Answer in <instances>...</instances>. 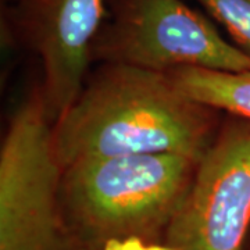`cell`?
I'll list each match as a JSON object with an SVG mask.
<instances>
[{"label": "cell", "mask_w": 250, "mask_h": 250, "mask_svg": "<svg viewBox=\"0 0 250 250\" xmlns=\"http://www.w3.org/2000/svg\"><path fill=\"white\" fill-rule=\"evenodd\" d=\"M213 110L184 95L168 74L104 62L53 124L54 152L62 170L131 154L199 161L214 141Z\"/></svg>", "instance_id": "6da1fadb"}, {"label": "cell", "mask_w": 250, "mask_h": 250, "mask_svg": "<svg viewBox=\"0 0 250 250\" xmlns=\"http://www.w3.org/2000/svg\"><path fill=\"white\" fill-rule=\"evenodd\" d=\"M197 161L174 153L78 161L62 170V213L74 246L102 250L111 239L154 242L166 232Z\"/></svg>", "instance_id": "7a4b0ae2"}, {"label": "cell", "mask_w": 250, "mask_h": 250, "mask_svg": "<svg viewBox=\"0 0 250 250\" xmlns=\"http://www.w3.org/2000/svg\"><path fill=\"white\" fill-rule=\"evenodd\" d=\"M90 60L168 74L250 71V57L184 0H110Z\"/></svg>", "instance_id": "3957f363"}, {"label": "cell", "mask_w": 250, "mask_h": 250, "mask_svg": "<svg viewBox=\"0 0 250 250\" xmlns=\"http://www.w3.org/2000/svg\"><path fill=\"white\" fill-rule=\"evenodd\" d=\"M42 88L16 110L0 149V250H72L62 213V168Z\"/></svg>", "instance_id": "277c9868"}, {"label": "cell", "mask_w": 250, "mask_h": 250, "mask_svg": "<svg viewBox=\"0 0 250 250\" xmlns=\"http://www.w3.org/2000/svg\"><path fill=\"white\" fill-rule=\"evenodd\" d=\"M250 225V121L224 128L197 161L166 231L175 250H242Z\"/></svg>", "instance_id": "5b68a950"}, {"label": "cell", "mask_w": 250, "mask_h": 250, "mask_svg": "<svg viewBox=\"0 0 250 250\" xmlns=\"http://www.w3.org/2000/svg\"><path fill=\"white\" fill-rule=\"evenodd\" d=\"M110 0H17L13 20L21 39L41 59L42 93L56 123L80 95L90 49Z\"/></svg>", "instance_id": "8992f818"}, {"label": "cell", "mask_w": 250, "mask_h": 250, "mask_svg": "<svg viewBox=\"0 0 250 250\" xmlns=\"http://www.w3.org/2000/svg\"><path fill=\"white\" fill-rule=\"evenodd\" d=\"M168 75L189 99L250 121V71L181 68Z\"/></svg>", "instance_id": "52a82bcc"}, {"label": "cell", "mask_w": 250, "mask_h": 250, "mask_svg": "<svg viewBox=\"0 0 250 250\" xmlns=\"http://www.w3.org/2000/svg\"><path fill=\"white\" fill-rule=\"evenodd\" d=\"M250 57V0H195Z\"/></svg>", "instance_id": "ba28073f"}, {"label": "cell", "mask_w": 250, "mask_h": 250, "mask_svg": "<svg viewBox=\"0 0 250 250\" xmlns=\"http://www.w3.org/2000/svg\"><path fill=\"white\" fill-rule=\"evenodd\" d=\"M102 250H175L167 243L147 242L136 236L124 239H111L104 243Z\"/></svg>", "instance_id": "9c48e42d"}]
</instances>
